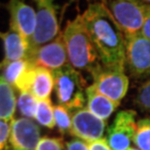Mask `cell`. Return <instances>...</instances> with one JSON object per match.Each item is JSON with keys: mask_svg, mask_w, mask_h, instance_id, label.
<instances>
[{"mask_svg": "<svg viewBox=\"0 0 150 150\" xmlns=\"http://www.w3.org/2000/svg\"><path fill=\"white\" fill-rule=\"evenodd\" d=\"M81 15L101 64L125 70V35L108 6L103 2L90 3Z\"/></svg>", "mask_w": 150, "mask_h": 150, "instance_id": "6da1fadb", "label": "cell"}, {"mask_svg": "<svg viewBox=\"0 0 150 150\" xmlns=\"http://www.w3.org/2000/svg\"><path fill=\"white\" fill-rule=\"evenodd\" d=\"M62 35L69 63L72 67L79 71L90 73L101 65L81 14L76 15L74 20L67 21Z\"/></svg>", "mask_w": 150, "mask_h": 150, "instance_id": "7a4b0ae2", "label": "cell"}, {"mask_svg": "<svg viewBox=\"0 0 150 150\" xmlns=\"http://www.w3.org/2000/svg\"><path fill=\"white\" fill-rule=\"evenodd\" d=\"M52 75L59 105L68 110L83 108L86 102V88L89 85L81 73L69 64L52 72Z\"/></svg>", "mask_w": 150, "mask_h": 150, "instance_id": "3957f363", "label": "cell"}, {"mask_svg": "<svg viewBox=\"0 0 150 150\" xmlns=\"http://www.w3.org/2000/svg\"><path fill=\"white\" fill-rule=\"evenodd\" d=\"M106 5L125 37L142 32L147 4L134 0H110Z\"/></svg>", "mask_w": 150, "mask_h": 150, "instance_id": "277c9868", "label": "cell"}, {"mask_svg": "<svg viewBox=\"0 0 150 150\" xmlns=\"http://www.w3.org/2000/svg\"><path fill=\"white\" fill-rule=\"evenodd\" d=\"M90 74L93 79L92 85L101 94L119 106L129 88V79L125 70L108 68L101 64L92 70Z\"/></svg>", "mask_w": 150, "mask_h": 150, "instance_id": "5b68a950", "label": "cell"}, {"mask_svg": "<svg viewBox=\"0 0 150 150\" xmlns=\"http://www.w3.org/2000/svg\"><path fill=\"white\" fill-rule=\"evenodd\" d=\"M37 4L36 29L30 42L29 52L52 42L60 34L56 6L53 0H35Z\"/></svg>", "mask_w": 150, "mask_h": 150, "instance_id": "8992f818", "label": "cell"}, {"mask_svg": "<svg viewBox=\"0 0 150 150\" xmlns=\"http://www.w3.org/2000/svg\"><path fill=\"white\" fill-rule=\"evenodd\" d=\"M125 67L135 79L150 78V41L142 33L126 36Z\"/></svg>", "mask_w": 150, "mask_h": 150, "instance_id": "52a82bcc", "label": "cell"}, {"mask_svg": "<svg viewBox=\"0 0 150 150\" xmlns=\"http://www.w3.org/2000/svg\"><path fill=\"white\" fill-rule=\"evenodd\" d=\"M137 113L135 110L118 111L108 130L106 140L112 150H127L134 142L137 130Z\"/></svg>", "mask_w": 150, "mask_h": 150, "instance_id": "ba28073f", "label": "cell"}, {"mask_svg": "<svg viewBox=\"0 0 150 150\" xmlns=\"http://www.w3.org/2000/svg\"><path fill=\"white\" fill-rule=\"evenodd\" d=\"M28 60L34 66L44 67L54 72L69 65L64 39L60 33L52 42L47 43L29 52Z\"/></svg>", "mask_w": 150, "mask_h": 150, "instance_id": "9c48e42d", "label": "cell"}, {"mask_svg": "<svg viewBox=\"0 0 150 150\" xmlns=\"http://www.w3.org/2000/svg\"><path fill=\"white\" fill-rule=\"evenodd\" d=\"M40 139V127L32 119L14 118L10 122L7 150H35Z\"/></svg>", "mask_w": 150, "mask_h": 150, "instance_id": "30bf717a", "label": "cell"}, {"mask_svg": "<svg viewBox=\"0 0 150 150\" xmlns=\"http://www.w3.org/2000/svg\"><path fill=\"white\" fill-rule=\"evenodd\" d=\"M107 121L100 119L87 108H79L72 113L71 135L86 142L102 139L106 132Z\"/></svg>", "mask_w": 150, "mask_h": 150, "instance_id": "8fae6325", "label": "cell"}, {"mask_svg": "<svg viewBox=\"0 0 150 150\" xmlns=\"http://www.w3.org/2000/svg\"><path fill=\"white\" fill-rule=\"evenodd\" d=\"M54 88L52 72L44 67L32 66L16 87L20 92H29L37 100H50Z\"/></svg>", "mask_w": 150, "mask_h": 150, "instance_id": "7c38bea8", "label": "cell"}, {"mask_svg": "<svg viewBox=\"0 0 150 150\" xmlns=\"http://www.w3.org/2000/svg\"><path fill=\"white\" fill-rule=\"evenodd\" d=\"M7 9L10 14V29L21 35L30 46L36 29V10L22 0H10Z\"/></svg>", "mask_w": 150, "mask_h": 150, "instance_id": "4fadbf2b", "label": "cell"}, {"mask_svg": "<svg viewBox=\"0 0 150 150\" xmlns=\"http://www.w3.org/2000/svg\"><path fill=\"white\" fill-rule=\"evenodd\" d=\"M0 39L4 46V59L0 64H7L13 61L28 59L29 43L18 33L9 29L6 32L0 31Z\"/></svg>", "mask_w": 150, "mask_h": 150, "instance_id": "5bb4252c", "label": "cell"}, {"mask_svg": "<svg viewBox=\"0 0 150 150\" xmlns=\"http://www.w3.org/2000/svg\"><path fill=\"white\" fill-rule=\"evenodd\" d=\"M86 106L91 113L104 121H107L118 107L108 97L101 94L92 84L86 88Z\"/></svg>", "mask_w": 150, "mask_h": 150, "instance_id": "9a60e30c", "label": "cell"}, {"mask_svg": "<svg viewBox=\"0 0 150 150\" xmlns=\"http://www.w3.org/2000/svg\"><path fill=\"white\" fill-rule=\"evenodd\" d=\"M17 108V98L14 87L0 76V119L11 121Z\"/></svg>", "mask_w": 150, "mask_h": 150, "instance_id": "2e32d148", "label": "cell"}, {"mask_svg": "<svg viewBox=\"0 0 150 150\" xmlns=\"http://www.w3.org/2000/svg\"><path fill=\"white\" fill-rule=\"evenodd\" d=\"M32 66L33 64L28 59L18 60L3 65L0 64V76H2V78L9 84L16 88L23 76Z\"/></svg>", "mask_w": 150, "mask_h": 150, "instance_id": "e0dca14e", "label": "cell"}, {"mask_svg": "<svg viewBox=\"0 0 150 150\" xmlns=\"http://www.w3.org/2000/svg\"><path fill=\"white\" fill-rule=\"evenodd\" d=\"M35 120L46 128L53 129L55 126L53 107L50 100H38Z\"/></svg>", "mask_w": 150, "mask_h": 150, "instance_id": "ac0fdd59", "label": "cell"}, {"mask_svg": "<svg viewBox=\"0 0 150 150\" xmlns=\"http://www.w3.org/2000/svg\"><path fill=\"white\" fill-rule=\"evenodd\" d=\"M134 143L139 150H150V119L144 118L137 123Z\"/></svg>", "mask_w": 150, "mask_h": 150, "instance_id": "d6986e66", "label": "cell"}, {"mask_svg": "<svg viewBox=\"0 0 150 150\" xmlns=\"http://www.w3.org/2000/svg\"><path fill=\"white\" fill-rule=\"evenodd\" d=\"M38 100L29 92H20L17 100V107L20 113L25 118H35Z\"/></svg>", "mask_w": 150, "mask_h": 150, "instance_id": "ffe728a7", "label": "cell"}, {"mask_svg": "<svg viewBox=\"0 0 150 150\" xmlns=\"http://www.w3.org/2000/svg\"><path fill=\"white\" fill-rule=\"evenodd\" d=\"M54 121L59 132L62 134L71 133L72 129V114L69 110L61 105H56L53 107Z\"/></svg>", "mask_w": 150, "mask_h": 150, "instance_id": "44dd1931", "label": "cell"}, {"mask_svg": "<svg viewBox=\"0 0 150 150\" xmlns=\"http://www.w3.org/2000/svg\"><path fill=\"white\" fill-rule=\"evenodd\" d=\"M136 104L142 110L150 113V78L139 87Z\"/></svg>", "mask_w": 150, "mask_h": 150, "instance_id": "7402d4cb", "label": "cell"}, {"mask_svg": "<svg viewBox=\"0 0 150 150\" xmlns=\"http://www.w3.org/2000/svg\"><path fill=\"white\" fill-rule=\"evenodd\" d=\"M64 142L61 138H50L43 137L35 150H63Z\"/></svg>", "mask_w": 150, "mask_h": 150, "instance_id": "603a6c76", "label": "cell"}, {"mask_svg": "<svg viewBox=\"0 0 150 150\" xmlns=\"http://www.w3.org/2000/svg\"><path fill=\"white\" fill-rule=\"evenodd\" d=\"M9 136H10V122L0 119V150H7Z\"/></svg>", "mask_w": 150, "mask_h": 150, "instance_id": "cb8c5ba5", "label": "cell"}, {"mask_svg": "<svg viewBox=\"0 0 150 150\" xmlns=\"http://www.w3.org/2000/svg\"><path fill=\"white\" fill-rule=\"evenodd\" d=\"M67 150H90L88 142L81 139H73L65 143Z\"/></svg>", "mask_w": 150, "mask_h": 150, "instance_id": "d4e9b609", "label": "cell"}, {"mask_svg": "<svg viewBox=\"0 0 150 150\" xmlns=\"http://www.w3.org/2000/svg\"><path fill=\"white\" fill-rule=\"evenodd\" d=\"M88 145L90 150H112L110 147V145L108 144L106 139H102L92 142H88Z\"/></svg>", "mask_w": 150, "mask_h": 150, "instance_id": "484cf974", "label": "cell"}, {"mask_svg": "<svg viewBox=\"0 0 150 150\" xmlns=\"http://www.w3.org/2000/svg\"><path fill=\"white\" fill-rule=\"evenodd\" d=\"M142 33L146 39L150 41V5H147V11H146V16H145V21L143 23Z\"/></svg>", "mask_w": 150, "mask_h": 150, "instance_id": "4316f807", "label": "cell"}, {"mask_svg": "<svg viewBox=\"0 0 150 150\" xmlns=\"http://www.w3.org/2000/svg\"><path fill=\"white\" fill-rule=\"evenodd\" d=\"M142 3H144V4H147V5H150V0H140Z\"/></svg>", "mask_w": 150, "mask_h": 150, "instance_id": "83f0119b", "label": "cell"}, {"mask_svg": "<svg viewBox=\"0 0 150 150\" xmlns=\"http://www.w3.org/2000/svg\"><path fill=\"white\" fill-rule=\"evenodd\" d=\"M127 150H139V149L137 148V147H130V148H128Z\"/></svg>", "mask_w": 150, "mask_h": 150, "instance_id": "f1b7e54d", "label": "cell"}, {"mask_svg": "<svg viewBox=\"0 0 150 150\" xmlns=\"http://www.w3.org/2000/svg\"><path fill=\"white\" fill-rule=\"evenodd\" d=\"M99 1H103V2H105V1H107V0H99Z\"/></svg>", "mask_w": 150, "mask_h": 150, "instance_id": "f546056e", "label": "cell"}, {"mask_svg": "<svg viewBox=\"0 0 150 150\" xmlns=\"http://www.w3.org/2000/svg\"><path fill=\"white\" fill-rule=\"evenodd\" d=\"M134 1H140V0H134Z\"/></svg>", "mask_w": 150, "mask_h": 150, "instance_id": "4dcf8cb0", "label": "cell"}]
</instances>
